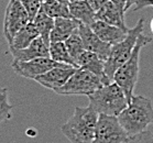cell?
I'll list each match as a JSON object with an SVG mask.
<instances>
[{"label":"cell","instance_id":"1","mask_svg":"<svg viewBox=\"0 0 153 143\" xmlns=\"http://www.w3.org/2000/svg\"><path fill=\"white\" fill-rule=\"evenodd\" d=\"M118 120L129 138L141 134L148 130L150 124H153L152 100L133 95L128 107L118 116Z\"/></svg>","mask_w":153,"mask_h":143},{"label":"cell","instance_id":"2","mask_svg":"<svg viewBox=\"0 0 153 143\" xmlns=\"http://www.w3.org/2000/svg\"><path fill=\"white\" fill-rule=\"evenodd\" d=\"M98 117L91 106L76 107L72 117L61 127V132L71 143H93Z\"/></svg>","mask_w":153,"mask_h":143},{"label":"cell","instance_id":"3","mask_svg":"<svg viewBox=\"0 0 153 143\" xmlns=\"http://www.w3.org/2000/svg\"><path fill=\"white\" fill-rule=\"evenodd\" d=\"M87 97L89 99V106L98 112V115L118 117L129 104L123 90L114 82L100 87Z\"/></svg>","mask_w":153,"mask_h":143},{"label":"cell","instance_id":"4","mask_svg":"<svg viewBox=\"0 0 153 143\" xmlns=\"http://www.w3.org/2000/svg\"><path fill=\"white\" fill-rule=\"evenodd\" d=\"M151 42H152V38L146 36L143 33L140 35L130 59L122 66L119 67L114 75V83H116L123 90L128 102H130L131 98L133 97V90L139 77V62L141 50L143 49V46H146Z\"/></svg>","mask_w":153,"mask_h":143},{"label":"cell","instance_id":"5","mask_svg":"<svg viewBox=\"0 0 153 143\" xmlns=\"http://www.w3.org/2000/svg\"><path fill=\"white\" fill-rule=\"evenodd\" d=\"M144 23H146L144 18H141L133 28L129 29L126 38L122 41L116 43L111 46L109 57L105 63V72L110 80L114 82V75H115L116 70L130 59L138 39L143 33Z\"/></svg>","mask_w":153,"mask_h":143},{"label":"cell","instance_id":"6","mask_svg":"<svg viewBox=\"0 0 153 143\" xmlns=\"http://www.w3.org/2000/svg\"><path fill=\"white\" fill-rule=\"evenodd\" d=\"M112 83L110 80L104 79L88 70H78L73 74V76L66 82L63 87L55 91L62 96H74V95H88L93 94L100 87Z\"/></svg>","mask_w":153,"mask_h":143},{"label":"cell","instance_id":"7","mask_svg":"<svg viewBox=\"0 0 153 143\" xmlns=\"http://www.w3.org/2000/svg\"><path fill=\"white\" fill-rule=\"evenodd\" d=\"M129 139L118 117L99 115L93 143H125Z\"/></svg>","mask_w":153,"mask_h":143},{"label":"cell","instance_id":"8","mask_svg":"<svg viewBox=\"0 0 153 143\" xmlns=\"http://www.w3.org/2000/svg\"><path fill=\"white\" fill-rule=\"evenodd\" d=\"M30 22L29 14L20 0H9L4 20V34L8 45L12 42L18 32Z\"/></svg>","mask_w":153,"mask_h":143},{"label":"cell","instance_id":"9","mask_svg":"<svg viewBox=\"0 0 153 143\" xmlns=\"http://www.w3.org/2000/svg\"><path fill=\"white\" fill-rule=\"evenodd\" d=\"M59 65H63V64L53 61L51 57H39V59H31L28 62L12 61V63H11L12 70L18 75L33 80L36 77L48 73L49 70H51L54 67L59 66Z\"/></svg>","mask_w":153,"mask_h":143},{"label":"cell","instance_id":"10","mask_svg":"<svg viewBox=\"0 0 153 143\" xmlns=\"http://www.w3.org/2000/svg\"><path fill=\"white\" fill-rule=\"evenodd\" d=\"M77 70L78 68H76V67L63 64V65L52 68L48 73L36 77L34 80L43 87L56 91L66 84V82L73 76V74Z\"/></svg>","mask_w":153,"mask_h":143},{"label":"cell","instance_id":"11","mask_svg":"<svg viewBox=\"0 0 153 143\" xmlns=\"http://www.w3.org/2000/svg\"><path fill=\"white\" fill-rule=\"evenodd\" d=\"M78 33H79L82 41H83L85 51L95 53L104 61H107L111 51V44L104 42L102 40L98 38L95 34V32L91 30L89 25L79 23L78 27Z\"/></svg>","mask_w":153,"mask_h":143},{"label":"cell","instance_id":"12","mask_svg":"<svg viewBox=\"0 0 153 143\" xmlns=\"http://www.w3.org/2000/svg\"><path fill=\"white\" fill-rule=\"evenodd\" d=\"M9 52L13 56V61L19 62H28L39 57H50L49 45L40 36L35 39L28 47L23 50H9Z\"/></svg>","mask_w":153,"mask_h":143},{"label":"cell","instance_id":"13","mask_svg":"<svg viewBox=\"0 0 153 143\" xmlns=\"http://www.w3.org/2000/svg\"><path fill=\"white\" fill-rule=\"evenodd\" d=\"M89 27L100 40H102L106 43L111 44V45L122 41L129 31V29L128 30H123L119 27L108 24V23L100 21V20H95L93 22V24L89 25Z\"/></svg>","mask_w":153,"mask_h":143},{"label":"cell","instance_id":"14","mask_svg":"<svg viewBox=\"0 0 153 143\" xmlns=\"http://www.w3.org/2000/svg\"><path fill=\"white\" fill-rule=\"evenodd\" d=\"M125 10L115 4L112 1H108L96 12V20L104 21L108 24L119 27L123 30H128L125 23Z\"/></svg>","mask_w":153,"mask_h":143},{"label":"cell","instance_id":"15","mask_svg":"<svg viewBox=\"0 0 153 143\" xmlns=\"http://www.w3.org/2000/svg\"><path fill=\"white\" fill-rule=\"evenodd\" d=\"M79 27V22L73 18H57L54 19V28L51 32V42H65Z\"/></svg>","mask_w":153,"mask_h":143},{"label":"cell","instance_id":"16","mask_svg":"<svg viewBox=\"0 0 153 143\" xmlns=\"http://www.w3.org/2000/svg\"><path fill=\"white\" fill-rule=\"evenodd\" d=\"M105 63H106V61L100 59L95 53L88 52V51L82 53L76 61L77 68L88 70V72L104 78V79L110 80L105 72ZM110 82H112V80H110Z\"/></svg>","mask_w":153,"mask_h":143},{"label":"cell","instance_id":"17","mask_svg":"<svg viewBox=\"0 0 153 143\" xmlns=\"http://www.w3.org/2000/svg\"><path fill=\"white\" fill-rule=\"evenodd\" d=\"M71 16L73 19L79 23L86 25H91L93 22L96 20V11L91 8L87 0L83 1H76V2H70L68 4Z\"/></svg>","mask_w":153,"mask_h":143},{"label":"cell","instance_id":"18","mask_svg":"<svg viewBox=\"0 0 153 143\" xmlns=\"http://www.w3.org/2000/svg\"><path fill=\"white\" fill-rule=\"evenodd\" d=\"M39 31L33 21H30L21 31H19L9 44V50H23L28 47L35 39L39 38Z\"/></svg>","mask_w":153,"mask_h":143},{"label":"cell","instance_id":"19","mask_svg":"<svg viewBox=\"0 0 153 143\" xmlns=\"http://www.w3.org/2000/svg\"><path fill=\"white\" fill-rule=\"evenodd\" d=\"M33 23L38 29L40 38H42V40L48 45H50V36H51V32L54 28V19L49 17L40 9L39 13L33 19Z\"/></svg>","mask_w":153,"mask_h":143},{"label":"cell","instance_id":"20","mask_svg":"<svg viewBox=\"0 0 153 143\" xmlns=\"http://www.w3.org/2000/svg\"><path fill=\"white\" fill-rule=\"evenodd\" d=\"M50 57L59 64H65L70 66L76 67L74 59L71 57L64 42H51L49 45Z\"/></svg>","mask_w":153,"mask_h":143},{"label":"cell","instance_id":"21","mask_svg":"<svg viewBox=\"0 0 153 143\" xmlns=\"http://www.w3.org/2000/svg\"><path fill=\"white\" fill-rule=\"evenodd\" d=\"M41 10L53 19L72 18L68 4L59 2L57 0H45L41 4Z\"/></svg>","mask_w":153,"mask_h":143},{"label":"cell","instance_id":"22","mask_svg":"<svg viewBox=\"0 0 153 143\" xmlns=\"http://www.w3.org/2000/svg\"><path fill=\"white\" fill-rule=\"evenodd\" d=\"M64 43H65V46H66L67 51L70 53L71 57L74 59V62L76 64L77 59L79 57L82 53L85 52V47H84L82 38H80L79 33H78V30L76 32H74Z\"/></svg>","mask_w":153,"mask_h":143},{"label":"cell","instance_id":"23","mask_svg":"<svg viewBox=\"0 0 153 143\" xmlns=\"http://www.w3.org/2000/svg\"><path fill=\"white\" fill-rule=\"evenodd\" d=\"M13 106L9 102V93L6 87H0V123L12 118Z\"/></svg>","mask_w":153,"mask_h":143},{"label":"cell","instance_id":"24","mask_svg":"<svg viewBox=\"0 0 153 143\" xmlns=\"http://www.w3.org/2000/svg\"><path fill=\"white\" fill-rule=\"evenodd\" d=\"M21 4H23L25 10L28 12L30 21H33L35 16L39 13V11L41 9V0H20Z\"/></svg>","mask_w":153,"mask_h":143},{"label":"cell","instance_id":"25","mask_svg":"<svg viewBox=\"0 0 153 143\" xmlns=\"http://www.w3.org/2000/svg\"><path fill=\"white\" fill-rule=\"evenodd\" d=\"M125 143H153V129H148L139 136L129 138Z\"/></svg>","mask_w":153,"mask_h":143},{"label":"cell","instance_id":"26","mask_svg":"<svg viewBox=\"0 0 153 143\" xmlns=\"http://www.w3.org/2000/svg\"><path fill=\"white\" fill-rule=\"evenodd\" d=\"M146 7H153V0H137L136 4L132 7V11H139Z\"/></svg>","mask_w":153,"mask_h":143},{"label":"cell","instance_id":"27","mask_svg":"<svg viewBox=\"0 0 153 143\" xmlns=\"http://www.w3.org/2000/svg\"><path fill=\"white\" fill-rule=\"evenodd\" d=\"M87 1H88V4L91 6V8L97 12L102 6H105V4H107L108 1H110V0H87Z\"/></svg>","mask_w":153,"mask_h":143},{"label":"cell","instance_id":"28","mask_svg":"<svg viewBox=\"0 0 153 143\" xmlns=\"http://www.w3.org/2000/svg\"><path fill=\"white\" fill-rule=\"evenodd\" d=\"M115 4H117L118 7H120L121 9H123L126 12V4H127V0H110Z\"/></svg>","mask_w":153,"mask_h":143},{"label":"cell","instance_id":"29","mask_svg":"<svg viewBox=\"0 0 153 143\" xmlns=\"http://www.w3.org/2000/svg\"><path fill=\"white\" fill-rule=\"evenodd\" d=\"M136 2H137V0H127V4H126V12L130 10V9L136 4Z\"/></svg>","mask_w":153,"mask_h":143},{"label":"cell","instance_id":"30","mask_svg":"<svg viewBox=\"0 0 153 143\" xmlns=\"http://www.w3.org/2000/svg\"><path fill=\"white\" fill-rule=\"evenodd\" d=\"M59 2H62V4H70V1L68 0H57Z\"/></svg>","mask_w":153,"mask_h":143},{"label":"cell","instance_id":"31","mask_svg":"<svg viewBox=\"0 0 153 143\" xmlns=\"http://www.w3.org/2000/svg\"><path fill=\"white\" fill-rule=\"evenodd\" d=\"M150 28H151V31H152V33H153V18H152V20H151V23H150Z\"/></svg>","mask_w":153,"mask_h":143},{"label":"cell","instance_id":"32","mask_svg":"<svg viewBox=\"0 0 153 143\" xmlns=\"http://www.w3.org/2000/svg\"><path fill=\"white\" fill-rule=\"evenodd\" d=\"M70 2H76V1H83V0H68Z\"/></svg>","mask_w":153,"mask_h":143},{"label":"cell","instance_id":"33","mask_svg":"<svg viewBox=\"0 0 153 143\" xmlns=\"http://www.w3.org/2000/svg\"><path fill=\"white\" fill-rule=\"evenodd\" d=\"M41 1H42V2H43V1H45V0H41Z\"/></svg>","mask_w":153,"mask_h":143}]
</instances>
